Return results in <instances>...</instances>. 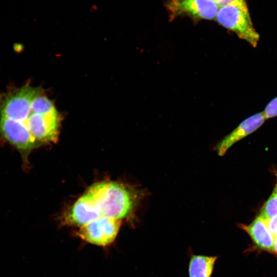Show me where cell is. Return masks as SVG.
Listing matches in <instances>:
<instances>
[{
    "mask_svg": "<svg viewBox=\"0 0 277 277\" xmlns=\"http://www.w3.org/2000/svg\"><path fill=\"white\" fill-rule=\"evenodd\" d=\"M274 252L277 253V238L275 239L274 246Z\"/></svg>",
    "mask_w": 277,
    "mask_h": 277,
    "instance_id": "14",
    "label": "cell"
},
{
    "mask_svg": "<svg viewBox=\"0 0 277 277\" xmlns=\"http://www.w3.org/2000/svg\"><path fill=\"white\" fill-rule=\"evenodd\" d=\"M121 225V220L101 216L81 227L77 235L92 244L107 246L115 240Z\"/></svg>",
    "mask_w": 277,
    "mask_h": 277,
    "instance_id": "3",
    "label": "cell"
},
{
    "mask_svg": "<svg viewBox=\"0 0 277 277\" xmlns=\"http://www.w3.org/2000/svg\"><path fill=\"white\" fill-rule=\"evenodd\" d=\"M219 8L239 3H246L245 0H213Z\"/></svg>",
    "mask_w": 277,
    "mask_h": 277,
    "instance_id": "13",
    "label": "cell"
},
{
    "mask_svg": "<svg viewBox=\"0 0 277 277\" xmlns=\"http://www.w3.org/2000/svg\"><path fill=\"white\" fill-rule=\"evenodd\" d=\"M215 18L220 24L235 33L240 38L256 47L260 36L253 27L246 3L221 7Z\"/></svg>",
    "mask_w": 277,
    "mask_h": 277,
    "instance_id": "2",
    "label": "cell"
},
{
    "mask_svg": "<svg viewBox=\"0 0 277 277\" xmlns=\"http://www.w3.org/2000/svg\"><path fill=\"white\" fill-rule=\"evenodd\" d=\"M266 120L263 112L256 113L243 121L231 132L226 135L216 147L219 155H224L234 144L260 128Z\"/></svg>",
    "mask_w": 277,
    "mask_h": 277,
    "instance_id": "7",
    "label": "cell"
},
{
    "mask_svg": "<svg viewBox=\"0 0 277 277\" xmlns=\"http://www.w3.org/2000/svg\"><path fill=\"white\" fill-rule=\"evenodd\" d=\"M167 7L173 16L185 14L210 20L216 17L219 10L213 0H171Z\"/></svg>",
    "mask_w": 277,
    "mask_h": 277,
    "instance_id": "5",
    "label": "cell"
},
{
    "mask_svg": "<svg viewBox=\"0 0 277 277\" xmlns=\"http://www.w3.org/2000/svg\"><path fill=\"white\" fill-rule=\"evenodd\" d=\"M263 113L266 120L277 116V96L268 103Z\"/></svg>",
    "mask_w": 277,
    "mask_h": 277,
    "instance_id": "11",
    "label": "cell"
},
{
    "mask_svg": "<svg viewBox=\"0 0 277 277\" xmlns=\"http://www.w3.org/2000/svg\"><path fill=\"white\" fill-rule=\"evenodd\" d=\"M260 214L265 220L277 215V183L269 199L261 208Z\"/></svg>",
    "mask_w": 277,
    "mask_h": 277,
    "instance_id": "10",
    "label": "cell"
},
{
    "mask_svg": "<svg viewBox=\"0 0 277 277\" xmlns=\"http://www.w3.org/2000/svg\"><path fill=\"white\" fill-rule=\"evenodd\" d=\"M266 220L270 231L274 235L275 239L277 238V215Z\"/></svg>",
    "mask_w": 277,
    "mask_h": 277,
    "instance_id": "12",
    "label": "cell"
},
{
    "mask_svg": "<svg viewBox=\"0 0 277 277\" xmlns=\"http://www.w3.org/2000/svg\"><path fill=\"white\" fill-rule=\"evenodd\" d=\"M33 100V111L27 125L28 130L38 143L56 142L59 134L60 114L56 108L47 113L39 112L35 108Z\"/></svg>",
    "mask_w": 277,
    "mask_h": 277,
    "instance_id": "4",
    "label": "cell"
},
{
    "mask_svg": "<svg viewBox=\"0 0 277 277\" xmlns=\"http://www.w3.org/2000/svg\"><path fill=\"white\" fill-rule=\"evenodd\" d=\"M86 192L102 216L121 220L132 215L143 195L141 191L113 182L96 183Z\"/></svg>",
    "mask_w": 277,
    "mask_h": 277,
    "instance_id": "1",
    "label": "cell"
},
{
    "mask_svg": "<svg viewBox=\"0 0 277 277\" xmlns=\"http://www.w3.org/2000/svg\"><path fill=\"white\" fill-rule=\"evenodd\" d=\"M241 226L250 236L258 248L274 252L275 238L270 231L266 220L260 214L249 225H241Z\"/></svg>",
    "mask_w": 277,
    "mask_h": 277,
    "instance_id": "8",
    "label": "cell"
},
{
    "mask_svg": "<svg viewBox=\"0 0 277 277\" xmlns=\"http://www.w3.org/2000/svg\"><path fill=\"white\" fill-rule=\"evenodd\" d=\"M275 175H276V179H277V173H275Z\"/></svg>",
    "mask_w": 277,
    "mask_h": 277,
    "instance_id": "15",
    "label": "cell"
},
{
    "mask_svg": "<svg viewBox=\"0 0 277 277\" xmlns=\"http://www.w3.org/2000/svg\"><path fill=\"white\" fill-rule=\"evenodd\" d=\"M216 256L191 254L188 264L189 277H211Z\"/></svg>",
    "mask_w": 277,
    "mask_h": 277,
    "instance_id": "9",
    "label": "cell"
},
{
    "mask_svg": "<svg viewBox=\"0 0 277 277\" xmlns=\"http://www.w3.org/2000/svg\"><path fill=\"white\" fill-rule=\"evenodd\" d=\"M101 216L94 201L86 192L65 214L64 222L67 225L81 228Z\"/></svg>",
    "mask_w": 277,
    "mask_h": 277,
    "instance_id": "6",
    "label": "cell"
}]
</instances>
